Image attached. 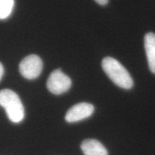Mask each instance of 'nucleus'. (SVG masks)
I'll use <instances>...</instances> for the list:
<instances>
[{"mask_svg": "<svg viewBox=\"0 0 155 155\" xmlns=\"http://www.w3.org/2000/svg\"><path fill=\"white\" fill-rule=\"evenodd\" d=\"M3 75H4V67H3L2 64L0 63V81H1Z\"/></svg>", "mask_w": 155, "mask_h": 155, "instance_id": "nucleus-10", "label": "nucleus"}, {"mask_svg": "<svg viewBox=\"0 0 155 155\" xmlns=\"http://www.w3.org/2000/svg\"><path fill=\"white\" fill-rule=\"evenodd\" d=\"M94 112V106L89 103H79L72 106L65 115V121L75 123L90 117Z\"/></svg>", "mask_w": 155, "mask_h": 155, "instance_id": "nucleus-5", "label": "nucleus"}, {"mask_svg": "<svg viewBox=\"0 0 155 155\" xmlns=\"http://www.w3.org/2000/svg\"><path fill=\"white\" fill-rule=\"evenodd\" d=\"M14 4V0H0V19H5L11 15Z\"/></svg>", "mask_w": 155, "mask_h": 155, "instance_id": "nucleus-8", "label": "nucleus"}, {"mask_svg": "<svg viewBox=\"0 0 155 155\" xmlns=\"http://www.w3.org/2000/svg\"><path fill=\"white\" fill-rule=\"evenodd\" d=\"M102 68L111 80L116 86L124 89L133 87V79L121 63L111 57H106L102 61Z\"/></svg>", "mask_w": 155, "mask_h": 155, "instance_id": "nucleus-1", "label": "nucleus"}, {"mask_svg": "<svg viewBox=\"0 0 155 155\" xmlns=\"http://www.w3.org/2000/svg\"><path fill=\"white\" fill-rule=\"evenodd\" d=\"M0 106L5 108L9 119L19 123L24 119L25 109L18 95L9 89L0 91Z\"/></svg>", "mask_w": 155, "mask_h": 155, "instance_id": "nucleus-2", "label": "nucleus"}, {"mask_svg": "<svg viewBox=\"0 0 155 155\" xmlns=\"http://www.w3.org/2000/svg\"><path fill=\"white\" fill-rule=\"evenodd\" d=\"M42 61L39 56L30 55L25 57L19 64V72L28 80H33L40 75L42 71Z\"/></svg>", "mask_w": 155, "mask_h": 155, "instance_id": "nucleus-4", "label": "nucleus"}, {"mask_svg": "<svg viewBox=\"0 0 155 155\" xmlns=\"http://www.w3.org/2000/svg\"><path fill=\"white\" fill-rule=\"evenodd\" d=\"M144 48L150 70L155 74V34L149 32L144 37Z\"/></svg>", "mask_w": 155, "mask_h": 155, "instance_id": "nucleus-7", "label": "nucleus"}, {"mask_svg": "<svg viewBox=\"0 0 155 155\" xmlns=\"http://www.w3.org/2000/svg\"><path fill=\"white\" fill-rule=\"evenodd\" d=\"M81 150L84 155H108L106 149L96 139H86L81 144Z\"/></svg>", "mask_w": 155, "mask_h": 155, "instance_id": "nucleus-6", "label": "nucleus"}, {"mask_svg": "<svg viewBox=\"0 0 155 155\" xmlns=\"http://www.w3.org/2000/svg\"><path fill=\"white\" fill-rule=\"evenodd\" d=\"M71 78L60 69L51 73L47 81V88L49 91L55 95H61L67 92L71 87Z\"/></svg>", "mask_w": 155, "mask_h": 155, "instance_id": "nucleus-3", "label": "nucleus"}, {"mask_svg": "<svg viewBox=\"0 0 155 155\" xmlns=\"http://www.w3.org/2000/svg\"><path fill=\"white\" fill-rule=\"evenodd\" d=\"M95 1L101 5H106L108 3V0H95Z\"/></svg>", "mask_w": 155, "mask_h": 155, "instance_id": "nucleus-9", "label": "nucleus"}]
</instances>
